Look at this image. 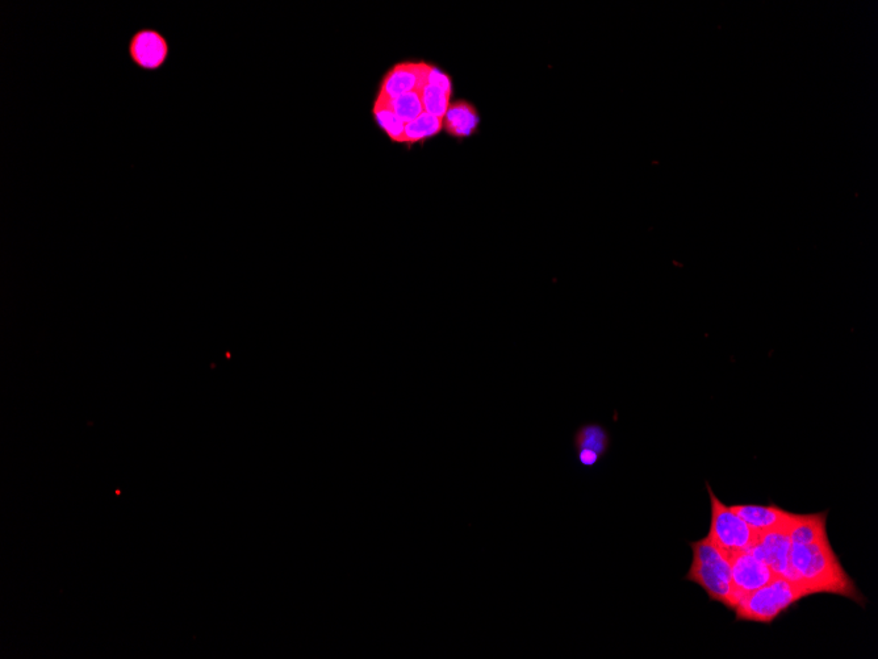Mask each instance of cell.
<instances>
[{
  "mask_svg": "<svg viewBox=\"0 0 878 659\" xmlns=\"http://www.w3.org/2000/svg\"><path fill=\"white\" fill-rule=\"evenodd\" d=\"M790 567L794 582L809 595H839L865 606L864 596L843 569L827 533L808 542H790Z\"/></svg>",
  "mask_w": 878,
  "mask_h": 659,
  "instance_id": "obj_1",
  "label": "cell"
},
{
  "mask_svg": "<svg viewBox=\"0 0 878 659\" xmlns=\"http://www.w3.org/2000/svg\"><path fill=\"white\" fill-rule=\"evenodd\" d=\"M689 546L692 548L693 560L685 581L700 586L712 602L723 604L727 610L734 611L740 598L731 581L729 558L708 537L691 542Z\"/></svg>",
  "mask_w": 878,
  "mask_h": 659,
  "instance_id": "obj_2",
  "label": "cell"
},
{
  "mask_svg": "<svg viewBox=\"0 0 878 659\" xmlns=\"http://www.w3.org/2000/svg\"><path fill=\"white\" fill-rule=\"evenodd\" d=\"M806 596L809 592L800 583L777 575L767 586L744 596L734 611L737 621L771 624Z\"/></svg>",
  "mask_w": 878,
  "mask_h": 659,
  "instance_id": "obj_3",
  "label": "cell"
},
{
  "mask_svg": "<svg viewBox=\"0 0 878 659\" xmlns=\"http://www.w3.org/2000/svg\"><path fill=\"white\" fill-rule=\"evenodd\" d=\"M712 503V521L708 538L729 560L737 554L751 552L758 544L760 535L758 531L750 527L734 513L730 507L725 506L714 494L712 487L706 483Z\"/></svg>",
  "mask_w": 878,
  "mask_h": 659,
  "instance_id": "obj_4",
  "label": "cell"
},
{
  "mask_svg": "<svg viewBox=\"0 0 878 659\" xmlns=\"http://www.w3.org/2000/svg\"><path fill=\"white\" fill-rule=\"evenodd\" d=\"M730 562L731 581H733L740 600L759 588L767 586L777 577L763 561H760L751 552L737 554L731 558Z\"/></svg>",
  "mask_w": 878,
  "mask_h": 659,
  "instance_id": "obj_5",
  "label": "cell"
},
{
  "mask_svg": "<svg viewBox=\"0 0 878 659\" xmlns=\"http://www.w3.org/2000/svg\"><path fill=\"white\" fill-rule=\"evenodd\" d=\"M751 553L763 561L773 573L794 582L790 567L789 529L762 533Z\"/></svg>",
  "mask_w": 878,
  "mask_h": 659,
  "instance_id": "obj_6",
  "label": "cell"
},
{
  "mask_svg": "<svg viewBox=\"0 0 878 659\" xmlns=\"http://www.w3.org/2000/svg\"><path fill=\"white\" fill-rule=\"evenodd\" d=\"M425 69L426 64H412V62L395 66L384 77L376 99L391 102L401 95L420 90L425 85Z\"/></svg>",
  "mask_w": 878,
  "mask_h": 659,
  "instance_id": "obj_7",
  "label": "cell"
},
{
  "mask_svg": "<svg viewBox=\"0 0 878 659\" xmlns=\"http://www.w3.org/2000/svg\"><path fill=\"white\" fill-rule=\"evenodd\" d=\"M574 448L581 466H596L609 452V432L600 424H585L575 433Z\"/></svg>",
  "mask_w": 878,
  "mask_h": 659,
  "instance_id": "obj_8",
  "label": "cell"
},
{
  "mask_svg": "<svg viewBox=\"0 0 878 659\" xmlns=\"http://www.w3.org/2000/svg\"><path fill=\"white\" fill-rule=\"evenodd\" d=\"M734 513L746 521L750 527L759 533L779 531V529H789L793 523L797 513H792L777 507L776 504L771 506H756V504H743V506L730 507Z\"/></svg>",
  "mask_w": 878,
  "mask_h": 659,
  "instance_id": "obj_9",
  "label": "cell"
},
{
  "mask_svg": "<svg viewBox=\"0 0 878 659\" xmlns=\"http://www.w3.org/2000/svg\"><path fill=\"white\" fill-rule=\"evenodd\" d=\"M479 123L478 111L464 100L451 103L445 118H443V127L455 139H466V137L474 135Z\"/></svg>",
  "mask_w": 878,
  "mask_h": 659,
  "instance_id": "obj_10",
  "label": "cell"
},
{
  "mask_svg": "<svg viewBox=\"0 0 878 659\" xmlns=\"http://www.w3.org/2000/svg\"><path fill=\"white\" fill-rule=\"evenodd\" d=\"M167 53L165 40L154 32H142L132 43V56L144 68H157L165 60Z\"/></svg>",
  "mask_w": 878,
  "mask_h": 659,
  "instance_id": "obj_11",
  "label": "cell"
},
{
  "mask_svg": "<svg viewBox=\"0 0 878 659\" xmlns=\"http://www.w3.org/2000/svg\"><path fill=\"white\" fill-rule=\"evenodd\" d=\"M443 128V119L436 118L429 114L418 116L413 122L405 124L403 143L415 144L420 143L430 137L438 135Z\"/></svg>",
  "mask_w": 878,
  "mask_h": 659,
  "instance_id": "obj_12",
  "label": "cell"
},
{
  "mask_svg": "<svg viewBox=\"0 0 878 659\" xmlns=\"http://www.w3.org/2000/svg\"><path fill=\"white\" fill-rule=\"evenodd\" d=\"M374 116L379 127L387 133V136L390 137L392 141H395V143H403L405 123L397 118L388 102L376 99Z\"/></svg>",
  "mask_w": 878,
  "mask_h": 659,
  "instance_id": "obj_13",
  "label": "cell"
},
{
  "mask_svg": "<svg viewBox=\"0 0 878 659\" xmlns=\"http://www.w3.org/2000/svg\"><path fill=\"white\" fill-rule=\"evenodd\" d=\"M392 111L395 112L397 118L405 124L413 122L418 116L424 114V106H422L420 90L412 91L401 97L388 102Z\"/></svg>",
  "mask_w": 878,
  "mask_h": 659,
  "instance_id": "obj_14",
  "label": "cell"
},
{
  "mask_svg": "<svg viewBox=\"0 0 878 659\" xmlns=\"http://www.w3.org/2000/svg\"><path fill=\"white\" fill-rule=\"evenodd\" d=\"M420 93L424 112L439 119L445 118L451 104V94L438 89V87L426 85V83L421 87Z\"/></svg>",
  "mask_w": 878,
  "mask_h": 659,
  "instance_id": "obj_15",
  "label": "cell"
},
{
  "mask_svg": "<svg viewBox=\"0 0 878 659\" xmlns=\"http://www.w3.org/2000/svg\"><path fill=\"white\" fill-rule=\"evenodd\" d=\"M425 83L426 85L438 87V89L446 91V93H453L451 78L445 72H442L441 69L436 68V66L426 65Z\"/></svg>",
  "mask_w": 878,
  "mask_h": 659,
  "instance_id": "obj_16",
  "label": "cell"
}]
</instances>
